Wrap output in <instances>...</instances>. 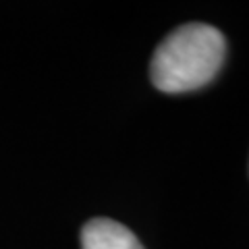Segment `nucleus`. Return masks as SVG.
Listing matches in <instances>:
<instances>
[{
    "label": "nucleus",
    "mask_w": 249,
    "mask_h": 249,
    "mask_svg": "<svg viewBox=\"0 0 249 249\" xmlns=\"http://www.w3.org/2000/svg\"><path fill=\"white\" fill-rule=\"evenodd\" d=\"M227 58V37L208 23H185L154 50L152 85L162 93H187L216 79Z\"/></svg>",
    "instance_id": "obj_1"
},
{
    "label": "nucleus",
    "mask_w": 249,
    "mask_h": 249,
    "mask_svg": "<svg viewBox=\"0 0 249 249\" xmlns=\"http://www.w3.org/2000/svg\"><path fill=\"white\" fill-rule=\"evenodd\" d=\"M81 249H143V245L124 224L93 218L81 229Z\"/></svg>",
    "instance_id": "obj_2"
}]
</instances>
